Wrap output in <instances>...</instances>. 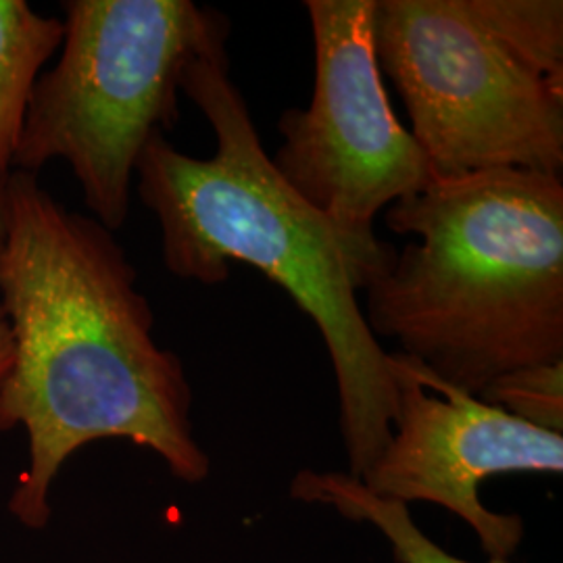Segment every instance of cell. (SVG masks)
I'll return each mask as SVG.
<instances>
[{
	"instance_id": "1",
	"label": "cell",
	"mask_w": 563,
	"mask_h": 563,
	"mask_svg": "<svg viewBox=\"0 0 563 563\" xmlns=\"http://www.w3.org/2000/svg\"><path fill=\"white\" fill-rule=\"evenodd\" d=\"M0 305L15 342L0 383V432L27 437V465L9 499L18 522H51L60 467L104 439L155 453L181 483L209 476L184 363L155 339L125 249L18 169L4 188Z\"/></svg>"
},
{
	"instance_id": "2",
	"label": "cell",
	"mask_w": 563,
	"mask_h": 563,
	"mask_svg": "<svg viewBox=\"0 0 563 563\" xmlns=\"http://www.w3.org/2000/svg\"><path fill=\"white\" fill-rule=\"evenodd\" d=\"M228 36L209 42L181 76V95L216 134L213 157L186 155L155 134L136 165L139 197L159 222L172 276L216 286L228 280L230 263H246L316 323L336 378L349 474L362 478L390 441L397 386L357 295L397 249L344 236L282 180L230 76Z\"/></svg>"
},
{
	"instance_id": "3",
	"label": "cell",
	"mask_w": 563,
	"mask_h": 563,
	"mask_svg": "<svg viewBox=\"0 0 563 563\" xmlns=\"http://www.w3.org/2000/svg\"><path fill=\"white\" fill-rule=\"evenodd\" d=\"M413 234L365 292L372 334L481 397L509 372L563 362V180L490 169L388 207Z\"/></svg>"
},
{
	"instance_id": "4",
	"label": "cell",
	"mask_w": 563,
	"mask_h": 563,
	"mask_svg": "<svg viewBox=\"0 0 563 563\" xmlns=\"http://www.w3.org/2000/svg\"><path fill=\"white\" fill-rule=\"evenodd\" d=\"M374 41L434 178H562V0H376Z\"/></svg>"
},
{
	"instance_id": "5",
	"label": "cell",
	"mask_w": 563,
	"mask_h": 563,
	"mask_svg": "<svg viewBox=\"0 0 563 563\" xmlns=\"http://www.w3.org/2000/svg\"><path fill=\"white\" fill-rule=\"evenodd\" d=\"M63 11L59 59L34 86L13 169L67 163L90 218L118 232L142 151L180 120L188 63L230 20L192 0H67Z\"/></svg>"
},
{
	"instance_id": "6",
	"label": "cell",
	"mask_w": 563,
	"mask_h": 563,
	"mask_svg": "<svg viewBox=\"0 0 563 563\" xmlns=\"http://www.w3.org/2000/svg\"><path fill=\"white\" fill-rule=\"evenodd\" d=\"M316 51L313 97L286 109L272 157L282 180L344 236L378 242L376 216L423 192L434 172L384 86L376 0H307Z\"/></svg>"
},
{
	"instance_id": "7",
	"label": "cell",
	"mask_w": 563,
	"mask_h": 563,
	"mask_svg": "<svg viewBox=\"0 0 563 563\" xmlns=\"http://www.w3.org/2000/svg\"><path fill=\"white\" fill-rule=\"evenodd\" d=\"M388 365L397 386L393 432L360 481L383 499L441 505L476 532L493 562H509L522 518L490 511L481 484L514 472L562 474L563 434L439 380L402 353H388Z\"/></svg>"
},
{
	"instance_id": "8",
	"label": "cell",
	"mask_w": 563,
	"mask_h": 563,
	"mask_svg": "<svg viewBox=\"0 0 563 563\" xmlns=\"http://www.w3.org/2000/svg\"><path fill=\"white\" fill-rule=\"evenodd\" d=\"M63 32V21L25 0H0V174L13 169L34 86L59 53Z\"/></svg>"
},
{
	"instance_id": "9",
	"label": "cell",
	"mask_w": 563,
	"mask_h": 563,
	"mask_svg": "<svg viewBox=\"0 0 563 563\" xmlns=\"http://www.w3.org/2000/svg\"><path fill=\"white\" fill-rule=\"evenodd\" d=\"M290 497L307 504L330 505L351 520L376 526L401 563H472L453 558L428 539L413 522L407 505L374 495L349 472L302 470L290 484Z\"/></svg>"
},
{
	"instance_id": "10",
	"label": "cell",
	"mask_w": 563,
	"mask_h": 563,
	"mask_svg": "<svg viewBox=\"0 0 563 563\" xmlns=\"http://www.w3.org/2000/svg\"><path fill=\"white\" fill-rule=\"evenodd\" d=\"M481 399L549 432H563V362L522 367L486 386Z\"/></svg>"
},
{
	"instance_id": "11",
	"label": "cell",
	"mask_w": 563,
	"mask_h": 563,
	"mask_svg": "<svg viewBox=\"0 0 563 563\" xmlns=\"http://www.w3.org/2000/svg\"><path fill=\"white\" fill-rule=\"evenodd\" d=\"M11 174V172H9ZM9 174H0V241H2V230H4V188H7V178ZM13 351H15V342H13V332H11V323L4 316V309L0 305V383L4 380V376L11 369L13 363Z\"/></svg>"
}]
</instances>
